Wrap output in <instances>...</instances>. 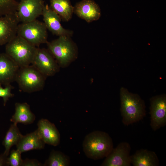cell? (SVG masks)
<instances>
[{"label":"cell","instance_id":"cb8c5ba5","mask_svg":"<svg viewBox=\"0 0 166 166\" xmlns=\"http://www.w3.org/2000/svg\"><path fill=\"white\" fill-rule=\"evenodd\" d=\"M41 165L40 163L36 160L27 159L23 160L22 166H41Z\"/></svg>","mask_w":166,"mask_h":166},{"label":"cell","instance_id":"d6986e66","mask_svg":"<svg viewBox=\"0 0 166 166\" xmlns=\"http://www.w3.org/2000/svg\"><path fill=\"white\" fill-rule=\"evenodd\" d=\"M50 7L57 13L61 19L68 21L71 18L74 7L70 0H49Z\"/></svg>","mask_w":166,"mask_h":166},{"label":"cell","instance_id":"44dd1931","mask_svg":"<svg viewBox=\"0 0 166 166\" xmlns=\"http://www.w3.org/2000/svg\"><path fill=\"white\" fill-rule=\"evenodd\" d=\"M70 162V159L68 156L60 151L53 150L44 165L68 166L69 165Z\"/></svg>","mask_w":166,"mask_h":166},{"label":"cell","instance_id":"30bf717a","mask_svg":"<svg viewBox=\"0 0 166 166\" xmlns=\"http://www.w3.org/2000/svg\"><path fill=\"white\" fill-rule=\"evenodd\" d=\"M131 149L130 145L128 143H120L116 148H113L101 166H131Z\"/></svg>","mask_w":166,"mask_h":166},{"label":"cell","instance_id":"4fadbf2b","mask_svg":"<svg viewBox=\"0 0 166 166\" xmlns=\"http://www.w3.org/2000/svg\"><path fill=\"white\" fill-rule=\"evenodd\" d=\"M73 12L88 22L98 20L101 16L100 8L93 0H82L76 3Z\"/></svg>","mask_w":166,"mask_h":166},{"label":"cell","instance_id":"6da1fadb","mask_svg":"<svg viewBox=\"0 0 166 166\" xmlns=\"http://www.w3.org/2000/svg\"><path fill=\"white\" fill-rule=\"evenodd\" d=\"M121 111L122 122L128 125L142 120L146 115L144 101L137 94L122 88L120 91Z\"/></svg>","mask_w":166,"mask_h":166},{"label":"cell","instance_id":"ba28073f","mask_svg":"<svg viewBox=\"0 0 166 166\" xmlns=\"http://www.w3.org/2000/svg\"><path fill=\"white\" fill-rule=\"evenodd\" d=\"M44 6L43 0H21L16 13L18 21L24 23L36 20L42 15Z\"/></svg>","mask_w":166,"mask_h":166},{"label":"cell","instance_id":"52a82bcc","mask_svg":"<svg viewBox=\"0 0 166 166\" xmlns=\"http://www.w3.org/2000/svg\"><path fill=\"white\" fill-rule=\"evenodd\" d=\"M31 64L45 77L54 75L59 69L58 64L48 49L37 47Z\"/></svg>","mask_w":166,"mask_h":166},{"label":"cell","instance_id":"7a4b0ae2","mask_svg":"<svg viewBox=\"0 0 166 166\" xmlns=\"http://www.w3.org/2000/svg\"><path fill=\"white\" fill-rule=\"evenodd\" d=\"M113 148L112 139L107 133L96 131L87 134L83 143V151L88 158L98 160L106 157Z\"/></svg>","mask_w":166,"mask_h":166},{"label":"cell","instance_id":"5bb4252c","mask_svg":"<svg viewBox=\"0 0 166 166\" xmlns=\"http://www.w3.org/2000/svg\"><path fill=\"white\" fill-rule=\"evenodd\" d=\"M19 66L6 53L0 54V85L15 81Z\"/></svg>","mask_w":166,"mask_h":166},{"label":"cell","instance_id":"603a6c76","mask_svg":"<svg viewBox=\"0 0 166 166\" xmlns=\"http://www.w3.org/2000/svg\"><path fill=\"white\" fill-rule=\"evenodd\" d=\"M13 88V87L10 84L5 85L4 88H3L1 85H0V97L3 98L4 105L9 98L14 96L11 93V89Z\"/></svg>","mask_w":166,"mask_h":166},{"label":"cell","instance_id":"7c38bea8","mask_svg":"<svg viewBox=\"0 0 166 166\" xmlns=\"http://www.w3.org/2000/svg\"><path fill=\"white\" fill-rule=\"evenodd\" d=\"M19 22L16 14L0 16V46L6 44L17 35Z\"/></svg>","mask_w":166,"mask_h":166},{"label":"cell","instance_id":"5b68a950","mask_svg":"<svg viewBox=\"0 0 166 166\" xmlns=\"http://www.w3.org/2000/svg\"><path fill=\"white\" fill-rule=\"evenodd\" d=\"M46 77L32 65L20 67L15 81L22 90L32 93L43 89Z\"/></svg>","mask_w":166,"mask_h":166},{"label":"cell","instance_id":"7402d4cb","mask_svg":"<svg viewBox=\"0 0 166 166\" xmlns=\"http://www.w3.org/2000/svg\"><path fill=\"white\" fill-rule=\"evenodd\" d=\"M21 154L17 149L13 150L7 159V164L11 166H22L23 160L21 158Z\"/></svg>","mask_w":166,"mask_h":166},{"label":"cell","instance_id":"e0dca14e","mask_svg":"<svg viewBox=\"0 0 166 166\" xmlns=\"http://www.w3.org/2000/svg\"><path fill=\"white\" fill-rule=\"evenodd\" d=\"M131 163L134 166H158L159 160L156 153L146 149L137 150L131 156Z\"/></svg>","mask_w":166,"mask_h":166},{"label":"cell","instance_id":"d4e9b609","mask_svg":"<svg viewBox=\"0 0 166 166\" xmlns=\"http://www.w3.org/2000/svg\"><path fill=\"white\" fill-rule=\"evenodd\" d=\"M5 160L4 157L3 156H0V166L4 164Z\"/></svg>","mask_w":166,"mask_h":166},{"label":"cell","instance_id":"9a60e30c","mask_svg":"<svg viewBox=\"0 0 166 166\" xmlns=\"http://www.w3.org/2000/svg\"><path fill=\"white\" fill-rule=\"evenodd\" d=\"M38 134L45 144L53 146L59 144L60 134L53 124L46 119H42L38 121Z\"/></svg>","mask_w":166,"mask_h":166},{"label":"cell","instance_id":"3957f363","mask_svg":"<svg viewBox=\"0 0 166 166\" xmlns=\"http://www.w3.org/2000/svg\"><path fill=\"white\" fill-rule=\"evenodd\" d=\"M71 37L61 36L46 43L48 49L60 66L65 67L77 57V49Z\"/></svg>","mask_w":166,"mask_h":166},{"label":"cell","instance_id":"ffe728a7","mask_svg":"<svg viewBox=\"0 0 166 166\" xmlns=\"http://www.w3.org/2000/svg\"><path fill=\"white\" fill-rule=\"evenodd\" d=\"M23 135L20 133L17 124L14 123L11 125L4 139L3 144L5 150L4 155L7 156L11 148L16 145Z\"/></svg>","mask_w":166,"mask_h":166},{"label":"cell","instance_id":"2e32d148","mask_svg":"<svg viewBox=\"0 0 166 166\" xmlns=\"http://www.w3.org/2000/svg\"><path fill=\"white\" fill-rule=\"evenodd\" d=\"M45 144L36 130L33 132L23 136L16 145L17 149L22 153L31 150L43 149Z\"/></svg>","mask_w":166,"mask_h":166},{"label":"cell","instance_id":"ac0fdd59","mask_svg":"<svg viewBox=\"0 0 166 166\" xmlns=\"http://www.w3.org/2000/svg\"><path fill=\"white\" fill-rule=\"evenodd\" d=\"M35 119V116L31 111L30 106L27 103H15V112L10 120L13 123L30 124L32 123Z\"/></svg>","mask_w":166,"mask_h":166},{"label":"cell","instance_id":"277c9868","mask_svg":"<svg viewBox=\"0 0 166 166\" xmlns=\"http://www.w3.org/2000/svg\"><path fill=\"white\" fill-rule=\"evenodd\" d=\"M37 48L17 35L6 44L5 53L21 67L31 64Z\"/></svg>","mask_w":166,"mask_h":166},{"label":"cell","instance_id":"8fae6325","mask_svg":"<svg viewBox=\"0 0 166 166\" xmlns=\"http://www.w3.org/2000/svg\"><path fill=\"white\" fill-rule=\"evenodd\" d=\"M42 15L47 29L53 34L58 37L72 35L73 32L62 27L61 18L48 5L44 6Z\"/></svg>","mask_w":166,"mask_h":166},{"label":"cell","instance_id":"9c48e42d","mask_svg":"<svg viewBox=\"0 0 166 166\" xmlns=\"http://www.w3.org/2000/svg\"><path fill=\"white\" fill-rule=\"evenodd\" d=\"M150 125L154 131L166 124V97L164 95L157 96L150 99Z\"/></svg>","mask_w":166,"mask_h":166},{"label":"cell","instance_id":"8992f818","mask_svg":"<svg viewBox=\"0 0 166 166\" xmlns=\"http://www.w3.org/2000/svg\"><path fill=\"white\" fill-rule=\"evenodd\" d=\"M17 35L36 47L48 42L47 29L45 24L37 19L19 24Z\"/></svg>","mask_w":166,"mask_h":166}]
</instances>
